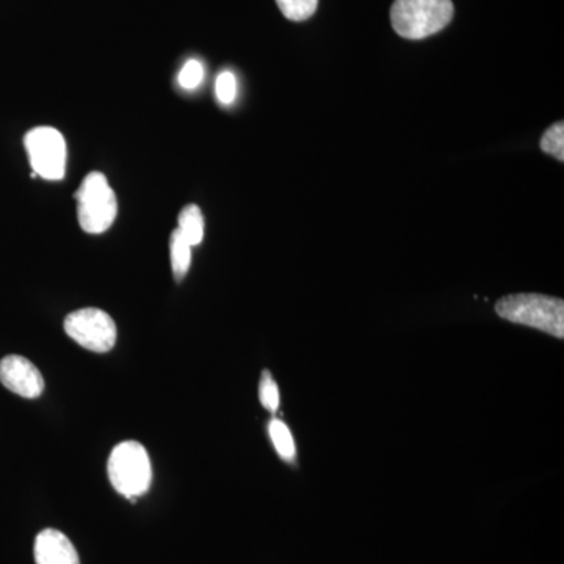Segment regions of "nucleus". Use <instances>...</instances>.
I'll list each match as a JSON object with an SVG mask.
<instances>
[{
	"mask_svg": "<svg viewBox=\"0 0 564 564\" xmlns=\"http://www.w3.org/2000/svg\"><path fill=\"white\" fill-rule=\"evenodd\" d=\"M496 313L503 321L530 326L563 339L564 337V302L554 296L538 293H518L500 299L496 304Z\"/></svg>",
	"mask_w": 564,
	"mask_h": 564,
	"instance_id": "1",
	"label": "nucleus"
},
{
	"mask_svg": "<svg viewBox=\"0 0 564 564\" xmlns=\"http://www.w3.org/2000/svg\"><path fill=\"white\" fill-rule=\"evenodd\" d=\"M454 13L452 0H395L391 22L402 39L423 40L447 28Z\"/></svg>",
	"mask_w": 564,
	"mask_h": 564,
	"instance_id": "2",
	"label": "nucleus"
},
{
	"mask_svg": "<svg viewBox=\"0 0 564 564\" xmlns=\"http://www.w3.org/2000/svg\"><path fill=\"white\" fill-rule=\"evenodd\" d=\"M107 473L111 486L126 499L135 500L151 488L150 455L137 441H126L111 451Z\"/></svg>",
	"mask_w": 564,
	"mask_h": 564,
	"instance_id": "3",
	"label": "nucleus"
},
{
	"mask_svg": "<svg viewBox=\"0 0 564 564\" xmlns=\"http://www.w3.org/2000/svg\"><path fill=\"white\" fill-rule=\"evenodd\" d=\"M74 196L77 202V220L85 232H106L117 220V195L102 173H88Z\"/></svg>",
	"mask_w": 564,
	"mask_h": 564,
	"instance_id": "4",
	"label": "nucleus"
},
{
	"mask_svg": "<svg viewBox=\"0 0 564 564\" xmlns=\"http://www.w3.org/2000/svg\"><path fill=\"white\" fill-rule=\"evenodd\" d=\"M25 151L33 173L46 181H62L66 173V141L50 126L32 129L24 137Z\"/></svg>",
	"mask_w": 564,
	"mask_h": 564,
	"instance_id": "5",
	"label": "nucleus"
},
{
	"mask_svg": "<svg viewBox=\"0 0 564 564\" xmlns=\"http://www.w3.org/2000/svg\"><path fill=\"white\" fill-rule=\"evenodd\" d=\"M65 333L85 350L107 352L117 344V323L96 307L74 311L65 318Z\"/></svg>",
	"mask_w": 564,
	"mask_h": 564,
	"instance_id": "6",
	"label": "nucleus"
},
{
	"mask_svg": "<svg viewBox=\"0 0 564 564\" xmlns=\"http://www.w3.org/2000/svg\"><path fill=\"white\" fill-rule=\"evenodd\" d=\"M0 383L24 399H39L44 391V378L29 359L10 355L0 361Z\"/></svg>",
	"mask_w": 564,
	"mask_h": 564,
	"instance_id": "7",
	"label": "nucleus"
},
{
	"mask_svg": "<svg viewBox=\"0 0 564 564\" xmlns=\"http://www.w3.org/2000/svg\"><path fill=\"white\" fill-rule=\"evenodd\" d=\"M35 562L36 564H80V558L66 534L55 529H46L36 536Z\"/></svg>",
	"mask_w": 564,
	"mask_h": 564,
	"instance_id": "8",
	"label": "nucleus"
},
{
	"mask_svg": "<svg viewBox=\"0 0 564 564\" xmlns=\"http://www.w3.org/2000/svg\"><path fill=\"white\" fill-rule=\"evenodd\" d=\"M177 232L191 247H196L204 239L203 212L196 204H188L177 217Z\"/></svg>",
	"mask_w": 564,
	"mask_h": 564,
	"instance_id": "9",
	"label": "nucleus"
},
{
	"mask_svg": "<svg viewBox=\"0 0 564 564\" xmlns=\"http://www.w3.org/2000/svg\"><path fill=\"white\" fill-rule=\"evenodd\" d=\"M192 248L182 239L180 232L173 231L172 239H170V258H172V269L177 282L184 280L191 269Z\"/></svg>",
	"mask_w": 564,
	"mask_h": 564,
	"instance_id": "10",
	"label": "nucleus"
},
{
	"mask_svg": "<svg viewBox=\"0 0 564 564\" xmlns=\"http://www.w3.org/2000/svg\"><path fill=\"white\" fill-rule=\"evenodd\" d=\"M269 433L278 455L285 459V462H293L296 455L295 443H293L292 433L288 425L284 422L278 421V419H273L269 425Z\"/></svg>",
	"mask_w": 564,
	"mask_h": 564,
	"instance_id": "11",
	"label": "nucleus"
},
{
	"mask_svg": "<svg viewBox=\"0 0 564 564\" xmlns=\"http://www.w3.org/2000/svg\"><path fill=\"white\" fill-rule=\"evenodd\" d=\"M281 13L288 18L289 21H306L317 10L318 0H276Z\"/></svg>",
	"mask_w": 564,
	"mask_h": 564,
	"instance_id": "12",
	"label": "nucleus"
},
{
	"mask_svg": "<svg viewBox=\"0 0 564 564\" xmlns=\"http://www.w3.org/2000/svg\"><path fill=\"white\" fill-rule=\"evenodd\" d=\"M541 150L545 154L554 155L560 162L564 161V122H555L544 132L541 139Z\"/></svg>",
	"mask_w": 564,
	"mask_h": 564,
	"instance_id": "13",
	"label": "nucleus"
},
{
	"mask_svg": "<svg viewBox=\"0 0 564 564\" xmlns=\"http://www.w3.org/2000/svg\"><path fill=\"white\" fill-rule=\"evenodd\" d=\"M259 397H261L262 406L267 411L276 413L280 408V389L269 372H263L261 386H259Z\"/></svg>",
	"mask_w": 564,
	"mask_h": 564,
	"instance_id": "14",
	"label": "nucleus"
},
{
	"mask_svg": "<svg viewBox=\"0 0 564 564\" xmlns=\"http://www.w3.org/2000/svg\"><path fill=\"white\" fill-rule=\"evenodd\" d=\"M204 79V66L202 62L188 61L185 63L184 68L181 69L177 82L185 90H195L202 85Z\"/></svg>",
	"mask_w": 564,
	"mask_h": 564,
	"instance_id": "15",
	"label": "nucleus"
},
{
	"mask_svg": "<svg viewBox=\"0 0 564 564\" xmlns=\"http://www.w3.org/2000/svg\"><path fill=\"white\" fill-rule=\"evenodd\" d=\"M215 93H217L218 101L225 104V106L234 102L237 95V80L231 70H223L220 76L217 77Z\"/></svg>",
	"mask_w": 564,
	"mask_h": 564,
	"instance_id": "16",
	"label": "nucleus"
}]
</instances>
